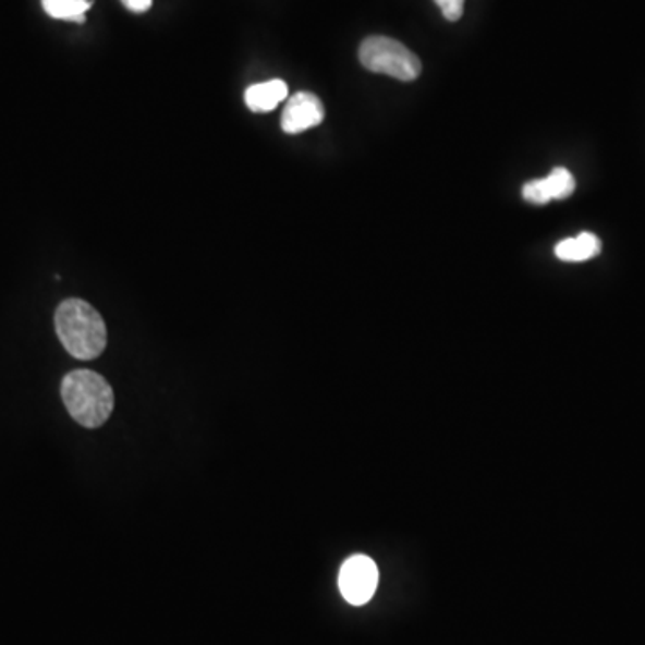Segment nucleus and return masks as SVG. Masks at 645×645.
I'll return each instance as SVG.
<instances>
[{"instance_id": "nucleus-1", "label": "nucleus", "mask_w": 645, "mask_h": 645, "mask_svg": "<svg viewBox=\"0 0 645 645\" xmlns=\"http://www.w3.org/2000/svg\"><path fill=\"white\" fill-rule=\"evenodd\" d=\"M56 333L72 357L92 361L105 352L107 325L101 314L85 300L71 297L60 303L54 314Z\"/></svg>"}, {"instance_id": "nucleus-2", "label": "nucleus", "mask_w": 645, "mask_h": 645, "mask_svg": "<svg viewBox=\"0 0 645 645\" xmlns=\"http://www.w3.org/2000/svg\"><path fill=\"white\" fill-rule=\"evenodd\" d=\"M61 399L66 411L86 429H99L107 424L115 397L107 378L90 369H74L61 380Z\"/></svg>"}, {"instance_id": "nucleus-3", "label": "nucleus", "mask_w": 645, "mask_h": 645, "mask_svg": "<svg viewBox=\"0 0 645 645\" xmlns=\"http://www.w3.org/2000/svg\"><path fill=\"white\" fill-rule=\"evenodd\" d=\"M358 60L369 72L400 81H414L422 72L418 56L388 36H369L361 44Z\"/></svg>"}, {"instance_id": "nucleus-4", "label": "nucleus", "mask_w": 645, "mask_h": 645, "mask_svg": "<svg viewBox=\"0 0 645 645\" xmlns=\"http://www.w3.org/2000/svg\"><path fill=\"white\" fill-rule=\"evenodd\" d=\"M378 586V569L369 556H350L339 572V591L350 605L363 606L374 597Z\"/></svg>"}, {"instance_id": "nucleus-5", "label": "nucleus", "mask_w": 645, "mask_h": 645, "mask_svg": "<svg viewBox=\"0 0 645 645\" xmlns=\"http://www.w3.org/2000/svg\"><path fill=\"white\" fill-rule=\"evenodd\" d=\"M325 107L318 96L311 92H300L289 99L282 113V130L289 135L307 132L321 124Z\"/></svg>"}, {"instance_id": "nucleus-6", "label": "nucleus", "mask_w": 645, "mask_h": 645, "mask_svg": "<svg viewBox=\"0 0 645 645\" xmlns=\"http://www.w3.org/2000/svg\"><path fill=\"white\" fill-rule=\"evenodd\" d=\"M575 191V180L563 167H558L549 177L525 183L522 196L533 205H545L552 199H567Z\"/></svg>"}, {"instance_id": "nucleus-7", "label": "nucleus", "mask_w": 645, "mask_h": 645, "mask_svg": "<svg viewBox=\"0 0 645 645\" xmlns=\"http://www.w3.org/2000/svg\"><path fill=\"white\" fill-rule=\"evenodd\" d=\"M288 85L282 80L264 81L247 88L244 94L246 107L255 113L272 111L280 102L288 99Z\"/></svg>"}, {"instance_id": "nucleus-8", "label": "nucleus", "mask_w": 645, "mask_h": 645, "mask_svg": "<svg viewBox=\"0 0 645 645\" xmlns=\"http://www.w3.org/2000/svg\"><path fill=\"white\" fill-rule=\"evenodd\" d=\"M555 253L563 263H585L599 255L600 241L594 233L583 232L577 238L558 242Z\"/></svg>"}, {"instance_id": "nucleus-9", "label": "nucleus", "mask_w": 645, "mask_h": 645, "mask_svg": "<svg viewBox=\"0 0 645 645\" xmlns=\"http://www.w3.org/2000/svg\"><path fill=\"white\" fill-rule=\"evenodd\" d=\"M92 0H41V5L47 15L56 21H69L83 24L86 21V11L90 10Z\"/></svg>"}, {"instance_id": "nucleus-10", "label": "nucleus", "mask_w": 645, "mask_h": 645, "mask_svg": "<svg viewBox=\"0 0 645 645\" xmlns=\"http://www.w3.org/2000/svg\"><path fill=\"white\" fill-rule=\"evenodd\" d=\"M439 5L445 19L455 22L463 16L464 0H434Z\"/></svg>"}, {"instance_id": "nucleus-11", "label": "nucleus", "mask_w": 645, "mask_h": 645, "mask_svg": "<svg viewBox=\"0 0 645 645\" xmlns=\"http://www.w3.org/2000/svg\"><path fill=\"white\" fill-rule=\"evenodd\" d=\"M121 2L126 10L133 11V13H146L153 4V0H121Z\"/></svg>"}]
</instances>
